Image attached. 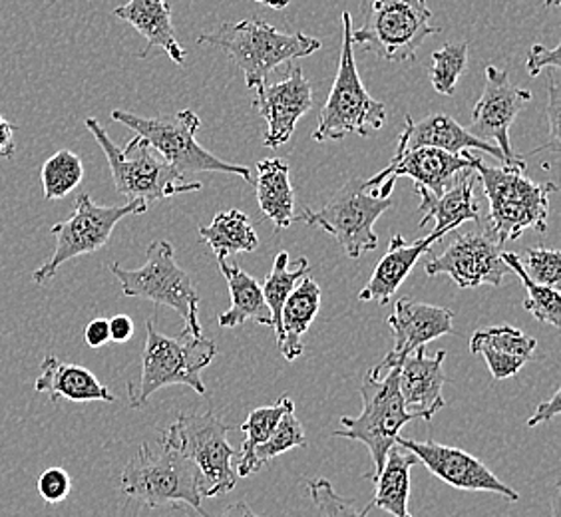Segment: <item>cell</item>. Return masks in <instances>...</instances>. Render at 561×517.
Returning <instances> with one entry per match:
<instances>
[{"label":"cell","mask_w":561,"mask_h":517,"mask_svg":"<svg viewBox=\"0 0 561 517\" xmlns=\"http://www.w3.org/2000/svg\"><path fill=\"white\" fill-rule=\"evenodd\" d=\"M307 490L323 517H367L356 507V499L339 496L333 484L324 478L309 480Z\"/></svg>","instance_id":"f35d334b"},{"label":"cell","mask_w":561,"mask_h":517,"mask_svg":"<svg viewBox=\"0 0 561 517\" xmlns=\"http://www.w3.org/2000/svg\"><path fill=\"white\" fill-rule=\"evenodd\" d=\"M560 48L561 46H553V48H548V46H543V44H534L531 48H529L528 55V74L529 76H540L541 70H548V68H558L560 70Z\"/></svg>","instance_id":"7bdbcfd3"},{"label":"cell","mask_w":561,"mask_h":517,"mask_svg":"<svg viewBox=\"0 0 561 517\" xmlns=\"http://www.w3.org/2000/svg\"><path fill=\"white\" fill-rule=\"evenodd\" d=\"M110 341L114 343H128L134 336V323L128 314H116L108 321Z\"/></svg>","instance_id":"bcb514c9"},{"label":"cell","mask_w":561,"mask_h":517,"mask_svg":"<svg viewBox=\"0 0 561 517\" xmlns=\"http://www.w3.org/2000/svg\"><path fill=\"white\" fill-rule=\"evenodd\" d=\"M84 124L108 160L112 180L118 194L128 202L141 199L150 205L175 194H190L202 189L199 182H187V177L175 172L140 136H136L122 150L96 118H87Z\"/></svg>","instance_id":"5b68a950"},{"label":"cell","mask_w":561,"mask_h":517,"mask_svg":"<svg viewBox=\"0 0 561 517\" xmlns=\"http://www.w3.org/2000/svg\"><path fill=\"white\" fill-rule=\"evenodd\" d=\"M478 158L465 151L462 156H453L448 151L436 150V148H397L392 162L365 180V189H377L385 182L397 184L399 177H411L416 184V195L421 197V205L428 204L440 195L460 177L465 170H474Z\"/></svg>","instance_id":"5bb4252c"},{"label":"cell","mask_w":561,"mask_h":517,"mask_svg":"<svg viewBox=\"0 0 561 517\" xmlns=\"http://www.w3.org/2000/svg\"><path fill=\"white\" fill-rule=\"evenodd\" d=\"M443 239L436 233L419 239L414 243H407L402 235L390 239L389 253L380 258L373 277L368 279L367 287L358 292V301L378 302L387 305L399 291L400 285L411 275L414 265L421 261L424 253L431 251L434 243Z\"/></svg>","instance_id":"7402d4cb"},{"label":"cell","mask_w":561,"mask_h":517,"mask_svg":"<svg viewBox=\"0 0 561 517\" xmlns=\"http://www.w3.org/2000/svg\"><path fill=\"white\" fill-rule=\"evenodd\" d=\"M474 170L490 204L484 227L500 245L522 238L528 229L548 231L550 195L558 192V185L538 184L522 170L506 165L490 168L482 160H476Z\"/></svg>","instance_id":"3957f363"},{"label":"cell","mask_w":561,"mask_h":517,"mask_svg":"<svg viewBox=\"0 0 561 517\" xmlns=\"http://www.w3.org/2000/svg\"><path fill=\"white\" fill-rule=\"evenodd\" d=\"M321 309V287L317 280L305 275L293 289L289 299L280 309L277 348L287 360H297L302 355V336L311 329L314 317Z\"/></svg>","instance_id":"cb8c5ba5"},{"label":"cell","mask_w":561,"mask_h":517,"mask_svg":"<svg viewBox=\"0 0 561 517\" xmlns=\"http://www.w3.org/2000/svg\"><path fill=\"white\" fill-rule=\"evenodd\" d=\"M399 446H404L407 450H411L419 462L424 463L432 474L438 480H443L444 484L453 485L456 490L462 492H488V494H497V496L506 497L510 502H518L519 494L504 484L497 478L486 463L474 458L472 453L465 452L460 448L454 446H444V444L426 440H411V438H397Z\"/></svg>","instance_id":"e0dca14e"},{"label":"cell","mask_w":561,"mask_h":517,"mask_svg":"<svg viewBox=\"0 0 561 517\" xmlns=\"http://www.w3.org/2000/svg\"><path fill=\"white\" fill-rule=\"evenodd\" d=\"M72 492V480L70 474L62 468H48L38 478V494L46 504H60Z\"/></svg>","instance_id":"ab89813d"},{"label":"cell","mask_w":561,"mask_h":517,"mask_svg":"<svg viewBox=\"0 0 561 517\" xmlns=\"http://www.w3.org/2000/svg\"><path fill=\"white\" fill-rule=\"evenodd\" d=\"M399 368H392L389 375L382 378L365 377L360 387L363 397V412L351 418L343 416L341 424L345 430H335L336 438H348L363 443L373 456V472L368 478L377 480L380 474L387 453L397 444L402 426L414 421V416L407 412L402 394L399 390Z\"/></svg>","instance_id":"30bf717a"},{"label":"cell","mask_w":561,"mask_h":517,"mask_svg":"<svg viewBox=\"0 0 561 517\" xmlns=\"http://www.w3.org/2000/svg\"><path fill=\"white\" fill-rule=\"evenodd\" d=\"M476 180H478L476 170H465L440 197L421 205V209L424 211L421 227L431 226L434 221L432 233L444 239L466 221L480 223V207L474 197Z\"/></svg>","instance_id":"484cf974"},{"label":"cell","mask_w":561,"mask_h":517,"mask_svg":"<svg viewBox=\"0 0 561 517\" xmlns=\"http://www.w3.org/2000/svg\"><path fill=\"white\" fill-rule=\"evenodd\" d=\"M307 444V436L301 422L295 416V409L287 410L270 438L255 448V458L263 466L280 453L289 452L293 448H305Z\"/></svg>","instance_id":"8d00e7d4"},{"label":"cell","mask_w":561,"mask_h":517,"mask_svg":"<svg viewBox=\"0 0 561 517\" xmlns=\"http://www.w3.org/2000/svg\"><path fill=\"white\" fill-rule=\"evenodd\" d=\"M518 258L529 279L543 287L558 289L561 280V253L558 249H526Z\"/></svg>","instance_id":"74e56055"},{"label":"cell","mask_w":561,"mask_h":517,"mask_svg":"<svg viewBox=\"0 0 561 517\" xmlns=\"http://www.w3.org/2000/svg\"><path fill=\"white\" fill-rule=\"evenodd\" d=\"M478 355L486 358L488 368L492 372V378L500 382V380H506V378L518 375L522 368L526 367V358H519V356L504 355V353H496L492 348H480Z\"/></svg>","instance_id":"60d3db41"},{"label":"cell","mask_w":561,"mask_h":517,"mask_svg":"<svg viewBox=\"0 0 561 517\" xmlns=\"http://www.w3.org/2000/svg\"><path fill=\"white\" fill-rule=\"evenodd\" d=\"M444 360L446 351H438L436 355L428 356L426 348L421 346L400 365V394L404 409L414 418L432 421L434 414L446 406V400L443 399V387L446 382Z\"/></svg>","instance_id":"ffe728a7"},{"label":"cell","mask_w":561,"mask_h":517,"mask_svg":"<svg viewBox=\"0 0 561 517\" xmlns=\"http://www.w3.org/2000/svg\"><path fill=\"white\" fill-rule=\"evenodd\" d=\"M560 412L561 390L558 388V390L553 392V397L546 400V402H541L540 406L536 409V412L529 416L528 422H526V426H528V428H536V426H540L543 422H550L551 418H556Z\"/></svg>","instance_id":"ee69618b"},{"label":"cell","mask_w":561,"mask_h":517,"mask_svg":"<svg viewBox=\"0 0 561 517\" xmlns=\"http://www.w3.org/2000/svg\"><path fill=\"white\" fill-rule=\"evenodd\" d=\"M560 78L558 68H551L550 74V104H548V119H550V143L546 148L560 151Z\"/></svg>","instance_id":"b9f144b4"},{"label":"cell","mask_w":561,"mask_h":517,"mask_svg":"<svg viewBox=\"0 0 561 517\" xmlns=\"http://www.w3.org/2000/svg\"><path fill=\"white\" fill-rule=\"evenodd\" d=\"M16 151L14 146V126L9 119L0 116V158H12Z\"/></svg>","instance_id":"7dc6e473"},{"label":"cell","mask_w":561,"mask_h":517,"mask_svg":"<svg viewBox=\"0 0 561 517\" xmlns=\"http://www.w3.org/2000/svg\"><path fill=\"white\" fill-rule=\"evenodd\" d=\"M454 311L414 301L411 297H402L394 305V311L387 319L392 333H394V348L385 356L377 367L368 370V377L382 378L389 375L392 368H399L407 356L412 355L416 348L426 346L446 334H454Z\"/></svg>","instance_id":"ac0fdd59"},{"label":"cell","mask_w":561,"mask_h":517,"mask_svg":"<svg viewBox=\"0 0 561 517\" xmlns=\"http://www.w3.org/2000/svg\"><path fill=\"white\" fill-rule=\"evenodd\" d=\"M291 409H295L293 400L283 394L277 404L255 409L249 414L248 421L241 426V430L245 432V443L241 444V452L238 456L239 478H248L260 472L261 463L255 458V448L270 438L275 426L279 424L280 416Z\"/></svg>","instance_id":"4dcf8cb0"},{"label":"cell","mask_w":561,"mask_h":517,"mask_svg":"<svg viewBox=\"0 0 561 517\" xmlns=\"http://www.w3.org/2000/svg\"><path fill=\"white\" fill-rule=\"evenodd\" d=\"M202 241H206L216 257L227 258L236 253H253L260 248V238L249 217L239 209H227L214 217L206 227H199Z\"/></svg>","instance_id":"f546056e"},{"label":"cell","mask_w":561,"mask_h":517,"mask_svg":"<svg viewBox=\"0 0 561 517\" xmlns=\"http://www.w3.org/2000/svg\"><path fill=\"white\" fill-rule=\"evenodd\" d=\"M365 180L351 177L336 192L323 209H305L295 221L319 227L324 233L333 235L336 243L345 249L351 258H358L367 251L378 248L375 223L378 217L392 207L390 197H377L365 189Z\"/></svg>","instance_id":"4fadbf2b"},{"label":"cell","mask_w":561,"mask_h":517,"mask_svg":"<svg viewBox=\"0 0 561 517\" xmlns=\"http://www.w3.org/2000/svg\"><path fill=\"white\" fill-rule=\"evenodd\" d=\"M253 108L267 122L265 148H280L291 140L297 122L313 108V88L301 66H291L279 80L257 88Z\"/></svg>","instance_id":"d6986e66"},{"label":"cell","mask_w":561,"mask_h":517,"mask_svg":"<svg viewBox=\"0 0 561 517\" xmlns=\"http://www.w3.org/2000/svg\"><path fill=\"white\" fill-rule=\"evenodd\" d=\"M221 517H260L245 502H236L231 506H227L226 514Z\"/></svg>","instance_id":"c3c4849f"},{"label":"cell","mask_w":561,"mask_h":517,"mask_svg":"<svg viewBox=\"0 0 561 517\" xmlns=\"http://www.w3.org/2000/svg\"><path fill=\"white\" fill-rule=\"evenodd\" d=\"M289 173V165L283 160L267 158L257 162V177L253 180L257 185L260 209L277 229H285L295 221V192Z\"/></svg>","instance_id":"f1b7e54d"},{"label":"cell","mask_w":561,"mask_h":517,"mask_svg":"<svg viewBox=\"0 0 561 517\" xmlns=\"http://www.w3.org/2000/svg\"><path fill=\"white\" fill-rule=\"evenodd\" d=\"M219 271L226 277L231 292V307L226 313L217 317V323L221 329H236L239 324L255 321L263 326H273L271 323V313L267 302L263 299V291L257 280L253 279L249 273L241 269L238 263L229 265L227 258L217 257Z\"/></svg>","instance_id":"83f0119b"},{"label":"cell","mask_w":561,"mask_h":517,"mask_svg":"<svg viewBox=\"0 0 561 517\" xmlns=\"http://www.w3.org/2000/svg\"><path fill=\"white\" fill-rule=\"evenodd\" d=\"M261 4H267L271 9H275V11H280V9H285L291 0H257Z\"/></svg>","instance_id":"681fc988"},{"label":"cell","mask_w":561,"mask_h":517,"mask_svg":"<svg viewBox=\"0 0 561 517\" xmlns=\"http://www.w3.org/2000/svg\"><path fill=\"white\" fill-rule=\"evenodd\" d=\"M309 275V261L301 257L291 263V257L287 251L277 253V257L273 261L267 279L263 280L261 291H263V299L267 302L271 313V323L275 326V331L279 329L280 309L285 301L289 299L295 285L299 280Z\"/></svg>","instance_id":"1f68e13d"},{"label":"cell","mask_w":561,"mask_h":517,"mask_svg":"<svg viewBox=\"0 0 561 517\" xmlns=\"http://www.w3.org/2000/svg\"><path fill=\"white\" fill-rule=\"evenodd\" d=\"M229 424L211 412L180 414L163 434L162 443L185 456L202 475V496L217 497L238 484L236 450L229 446Z\"/></svg>","instance_id":"9c48e42d"},{"label":"cell","mask_w":561,"mask_h":517,"mask_svg":"<svg viewBox=\"0 0 561 517\" xmlns=\"http://www.w3.org/2000/svg\"><path fill=\"white\" fill-rule=\"evenodd\" d=\"M431 84L438 94L453 96L468 65V44L448 43L432 55Z\"/></svg>","instance_id":"d590c367"},{"label":"cell","mask_w":561,"mask_h":517,"mask_svg":"<svg viewBox=\"0 0 561 517\" xmlns=\"http://www.w3.org/2000/svg\"><path fill=\"white\" fill-rule=\"evenodd\" d=\"M419 458L407 450L404 446L394 444L387 453L385 466L377 475V492L375 499L368 504L363 516H368L370 509L380 507L394 517H412L409 512V497H411V470Z\"/></svg>","instance_id":"4316f807"},{"label":"cell","mask_w":561,"mask_h":517,"mask_svg":"<svg viewBox=\"0 0 561 517\" xmlns=\"http://www.w3.org/2000/svg\"><path fill=\"white\" fill-rule=\"evenodd\" d=\"M112 119L134 129L140 138L148 141L153 150L162 156L173 170L184 177L192 173L214 172L233 173L253 184V175L245 165L227 163L219 160L211 151L199 146L195 138L197 129L202 128V119L192 110H182L173 116L163 118H144L131 112L114 110Z\"/></svg>","instance_id":"ba28073f"},{"label":"cell","mask_w":561,"mask_h":517,"mask_svg":"<svg viewBox=\"0 0 561 517\" xmlns=\"http://www.w3.org/2000/svg\"><path fill=\"white\" fill-rule=\"evenodd\" d=\"M546 7H560L561 0H543Z\"/></svg>","instance_id":"f907efd6"},{"label":"cell","mask_w":561,"mask_h":517,"mask_svg":"<svg viewBox=\"0 0 561 517\" xmlns=\"http://www.w3.org/2000/svg\"><path fill=\"white\" fill-rule=\"evenodd\" d=\"M34 390L46 394L50 402H114L116 397L104 387L94 372L80 365L62 363L58 356L48 355L43 360V372L34 380Z\"/></svg>","instance_id":"603a6c76"},{"label":"cell","mask_w":561,"mask_h":517,"mask_svg":"<svg viewBox=\"0 0 561 517\" xmlns=\"http://www.w3.org/2000/svg\"><path fill=\"white\" fill-rule=\"evenodd\" d=\"M84 338L90 348H102L110 341L108 319H94L90 321L84 331Z\"/></svg>","instance_id":"f6af8a7d"},{"label":"cell","mask_w":561,"mask_h":517,"mask_svg":"<svg viewBox=\"0 0 561 517\" xmlns=\"http://www.w3.org/2000/svg\"><path fill=\"white\" fill-rule=\"evenodd\" d=\"M536 338H531L524 331L510 324H500V326H490V329H480L472 334L470 338V353L478 355L480 348H492L496 353L504 355L519 356L529 360L536 351Z\"/></svg>","instance_id":"e575fe53"},{"label":"cell","mask_w":561,"mask_h":517,"mask_svg":"<svg viewBox=\"0 0 561 517\" xmlns=\"http://www.w3.org/2000/svg\"><path fill=\"white\" fill-rule=\"evenodd\" d=\"M114 16L131 24L148 41V50L162 48L175 65H184V48L175 36L172 9L165 0H130L128 4L118 7ZM148 50L141 56L148 55Z\"/></svg>","instance_id":"d4e9b609"},{"label":"cell","mask_w":561,"mask_h":517,"mask_svg":"<svg viewBox=\"0 0 561 517\" xmlns=\"http://www.w3.org/2000/svg\"><path fill=\"white\" fill-rule=\"evenodd\" d=\"M424 271L428 277L448 275L462 289L500 287L507 273H512L502 261V245L486 227L458 235L444 253L428 258Z\"/></svg>","instance_id":"2e32d148"},{"label":"cell","mask_w":561,"mask_h":517,"mask_svg":"<svg viewBox=\"0 0 561 517\" xmlns=\"http://www.w3.org/2000/svg\"><path fill=\"white\" fill-rule=\"evenodd\" d=\"M399 146L402 148H436V150L448 151L453 156H462L468 150H482L494 156L497 160H504V153L500 151L494 143L476 138L470 129L465 128L462 124H458L456 119L450 118L448 114L443 112H434L431 116L414 122L407 114L404 116V129L400 134Z\"/></svg>","instance_id":"44dd1931"},{"label":"cell","mask_w":561,"mask_h":517,"mask_svg":"<svg viewBox=\"0 0 561 517\" xmlns=\"http://www.w3.org/2000/svg\"><path fill=\"white\" fill-rule=\"evenodd\" d=\"M353 16L343 12V50L339 60L335 84L317 118L313 140L341 141L346 136H370L387 124V106L370 96L355 65V44L351 38Z\"/></svg>","instance_id":"8992f818"},{"label":"cell","mask_w":561,"mask_h":517,"mask_svg":"<svg viewBox=\"0 0 561 517\" xmlns=\"http://www.w3.org/2000/svg\"><path fill=\"white\" fill-rule=\"evenodd\" d=\"M197 44L224 50L241 70L249 90L263 87L280 65L311 56L321 48V41L314 36L277 31L261 19L226 22L214 33L202 34Z\"/></svg>","instance_id":"6da1fadb"},{"label":"cell","mask_w":561,"mask_h":517,"mask_svg":"<svg viewBox=\"0 0 561 517\" xmlns=\"http://www.w3.org/2000/svg\"><path fill=\"white\" fill-rule=\"evenodd\" d=\"M502 261L506 263L510 271H514L518 275L526 287V301H524L526 311L534 314L540 323L551 324L553 329H558L561 323L560 291L553 287H543V285H538L529 279L524 267L519 265L518 253L502 251Z\"/></svg>","instance_id":"d6a6232c"},{"label":"cell","mask_w":561,"mask_h":517,"mask_svg":"<svg viewBox=\"0 0 561 517\" xmlns=\"http://www.w3.org/2000/svg\"><path fill=\"white\" fill-rule=\"evenodd\" d=\"M531 102V92L518 88L510 80L507 70H497L496 66H486V84L472 112L470 131L480 140L496 141L504 153V165L526 170L522 156H516L510 143V128L518 118L519 112Z\"/></svg>","instance_id":"9a60e30c"},{"label":"cell","mask_w":561,"mask_h":517,"mask_svg":"<svg viewBox=\"0 0 561 517\" xmlns=\"http://www.w3.org/2000/svg\"><path fill=\"white\" fill-rule=\"evenodd\" d=\"M146 211L148 204L141 199H134L126 205H98L90 195H78L75 214L50 227V233L56 238L55 253L43 267L34 271V283L46 285L66 261L96 253L108 243L124 217L140 216Z\"/></svg>","instance_id":"7c38bea8"},{"label":"cell","mask_w":561,"mask_h":517,"mask_svg":"<svg viewBox=\"0 0 561 517\" xmlns=\"http://www.w3.org/2000/svg\"><path fill=\"white\" fill-rule=\"evenodd\" d=\"M146 333L140 380L128 384L131 409L146 406L151 394L173 384H184L197 394H206L202 370L216 358V343L187 326L175 338L165 336L156 329L153 317L146 323Z\"/></svg>","instance_id":"7a4b0ae2"},{"label":"cell","mask_w":561,"mask_h":517,"mask_svg":"<svg viewBox=\"0 0 561 517\" xmlns=\"http://www.w3.org/2000/svg\"><path fill=\"white\" fill-rule=\"evenodd\" d=\"M41 180L46 199H62L82 184L84 163L75 151H56L55 156L44 162Z\"/></svg>","instance_id":"836d02e7"},{"label":"cell","mask_w":561,"mask_h":517,"mask_svg":"<svg viewBox=\"0 0 561 517\" xmlns=\"http://www.w3.org/2000/svg\"><path fill=\"white\" fill-rule=\"evenodd\" d=\"M146 255V265L140 269H124L119 263L110 265V271L122 285V292L126 297L148 299L156 305L170 307L184 317L190 331L202 333L197 319L199 295L195 291L192 277L175 263L172 243L162 239L151 241Z\"/></svg>","instance_id":"8fae6325"},{"label":"cell","mask_w":561,"mask_h":517,"mask_svg":"<svg viewBox=\"0 0 561 517\" xmlns=\"http://www.w3.org/2000/svg\"><path fill=\"white\" fill-rule=\"evenodd\" d=\"M431 19L426 0H368L365 22L351 38L387 62L411 65L424 41L438 33Z\"/></svg>","instance_id":"52a82bcc"},{"label":"cell","mask_w":561,"mask_h":517,"mask_svg":"<svg viewBox=\"0 0 561 517\" xmlns=\"http://www.w3.org/2000/svg\"><path fill=\"white\" fill-rule=\"evenodd\" d=\"M122 492L148 507L180 504L207 517L202 507V475L185 456L162 443L158 448L141 444L122 472Z\"/></svg>","instance_id":"277c9868"}]
</instances>
